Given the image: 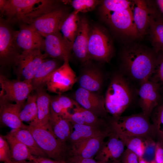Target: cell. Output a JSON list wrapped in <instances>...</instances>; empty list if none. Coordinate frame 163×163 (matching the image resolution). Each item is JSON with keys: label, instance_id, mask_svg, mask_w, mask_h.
<instances>
[{"label": "cell", "instance_id": "cell-3", "mask_svg": "<svg viewBox=\"0 0 163 163\" xmlns=\"http://www.w3.org/2000/svg\"><path fill=\"white\" fill-rule=\"evenodd\" d=\"M133 90L129 82L122 73L112 77L107 90L105 107L113 117L121 116L133 99Z\"/></svg>", "mask_w": 163, "mask_h": 163}, {"label": "cell", "instance_id": "cell-44", "mask_svg": "<svg viewBox=\"0 0 163 163\" xmlns=\"http://www.w3.org/2000/svg\"><path fill=\"white\" fill-rule=\"evenodd\" d=\"M153 4L155 17L163 21V0H157Z\"/></svg>", "mask_w": 163, "mask_h": 163}, {"label": "cell", "instance_id": "cell-48", "mask_svg": "<svg viewBox=\"0 0 163 163\" xmlns=\"http://www.w3.org/2000/svg\"><path fill=\"white\" fill-rule=\"evenodd\" d=\"M98 163H118V162L116 161V160H113L112 161H108V162H98Z\"/></svg>", "mask_w": 163, "mask_h": 163}, {"label": "cell", "instance_id": "cell-32", "mask_svg": "<svg viewBox=\"0 0 163 163\" xmlns=\"http://www.w3.org/2000/svg\"><path fill=\"white\" fill-rule=\"evenodd\" d=\"M114 130L127 149L136 154L138 158L142 157L145 148L146 140L148 137L124 135Z\"/></svg>", "mask_w": 163, "mask_h": 163}, {"label": "cell", "instance_id": "cell-46", "mask_svg": "<svg viewBox=\"0 0 163 163\" xmlns=\"http://www.w3.org/2000/svg\"><path fill=\"white\" fill-rule=\"evenodd\" d=\"M139 163H156L154 160L151 162L147 161L144 159L142 157L138 158Z\"/></svg>", "mask_w": 163, "mask_h": 163}, {"label": "cell", "instance_id": "cell-42", "mask_svg": "<svg viewBox=\"0 0 163 163\" xmlns=\"http://www.w3.org/2000/svg\"><path fill=\"white\" fill-rule=\"evenodd\" d=\"M67 163H98L95 159L69 155L66 159Z\"/></svg>", "mask_w": 163, "mask_h": 163}, {"label": "cell", "instance_id": "cell-27", "mask_svg": "<svg viewBox=\"0 0 163 163\" xmlns=\"http://www.w3.org/2000/svg\"><path fill=\"white\" fill-rule=\"evenodd\" d=\"M48 123L56 137L62 142L66 143L69 141L72 133L71 123L62 116L51 111Z\"/></svg>", "mask_w": 163, "mask_h": 163}, {"label": "cell", "instance_id": "cell-6", "mask_svg": "<svg viewBox=\"0 0 163 163\" xmlns=\"http://www.w3.org/2000/svg\"><path fill=\"white\" fill-rule=\"evenodd\" d=\"M90 59L108 62L113 54L112 41L105 31L99 27H90L88 47Z\"/></svg>", "mask_w": 163, "mask_h": 163}, {"label": "cell", "instance_id": "cell-19", "mask_svg": "<svg viewBox=\"0 0 163 163\" xmlns=\"http://www.w3.org/2000/svg\"><path fill=\"white\" fill-rule=\"evenodd\" d=\"M111 132L107 140L104 142L95 156V159L97 162L116 160L122 155L125 151V146L123 142L116 132L111 127Z\"/></svg>", "mask_w": 163, "mask_h": 163}, {"label": "cell", "instance_id": "cell-26", "mask_svg": "<svg viewBox=\"0 0 163 163\" xmlns=\"http://www.w3.org/2000/svg\"><path fill=\"white\" fill-rule=\"evenodd\" d=\"M60 66L57 59H46L38 68L31 81L33 91L44 88L53 72Z\"/></svg>", "mask_w": 163, "mask_h": 163}, {"label": "cell", "instance_id": "cell-36", "mask_svg": "<svg viewBox=\"0 0 163 163\" xmlns=\"http://www.w3.org/2000/svg\"><path fill=\"white\" fill-rule=\"evenodd\" d=\"M156 108L153 117V125L156 136L163 142V98Z\"/></svg>", "mask_w": 163, "mask_h": 163}, {"label": "cell", "instance_id": "cell-47", "mask_svg": "<svg viewBox=\"0 0 163 163\" xmlns=\"http://www.w3.org/2000/svg\"><path fill=\"white\" fill-rule=\"evenodd\" d=\"M19 163H37L33 161H24Z\"/></svg>", "mask_w": 163, "mask_h": 163}, {"label": "cell", "instance_id": "cell-24", "mask_svg": "<svg viewBox=\"0 0 163 163\" xmlns=\"http://www.w3.org/2000/svg\"><path fill=\"white\" fill-rule=\"evenodd\" d=\"M35 91L37 95V115L35 119L29 125L40 126L49 122L50 116L51 96L44 88Z\"/></svg>", "mask_w": 163, "mask_h": 163}, {"label": "cell", "instance_id": "cell-5", "mask_svg": "<svg viewBox=\"0 0 163 163\" xmlns=\"http://www.w3.org/2000/svg\"><path fill=\"white\" fill-rule=\"evenodd\" d=\"M109 123L113 129L122 135L153 138L156 136L149 117L142 113L113 117Z\"/></svg>", "mask_w": 163, "mask_h": 163}, {"label": "cell", "instance_id": "cell-20", "mask_svg": "<svg viewBox=\"0 0 163 163\" xmlns=\"http://www.w3.org/2000/svg\"><path fill=\"white\" fill-rule=\"evenodd\" d=\"M43 37V50L48 57L63 61L69 59L72 50L58 33L49 34Z\"/></svg>", "mask_w": 163, "mask_h": 163}, {"label": "cell", "instance_id": "cell-11", "mask_svg": "<svg viewBox=\"0 0 163 163\" xmlns=\"http://www.w3.org/2000/svg\"><path fill=\"white\" fill-rule=\"evenodd\" d=\"M69 59L66 58L62 65L53 73L46 85L47 90L57 94L62 93L72 89L77 82L78 77L71 67Z\"/></svg>", "mask_w": 163, "mask_h": 163}, {"label": "cell", "instance_id": "cell-41", "mask_svg": "<svg viewBox=\"0 0 163 163\" xmlns=\"http://www.w3.org/2000/svg\"><path fill=\"white\" fill-rule=\"evenodd\" d=\"M121 156L122 163H139L137 155L127 148Z\"/></svg>", "mask_w": 163, "mask_h": 163}, {"label": "cell", "instance_id": "cell-29", "mask_svg": "<svg viewBox=\"0 0 163 163\" xmlns=\"http://www.w3.org/2000/svg\"><path fill=\"white\" fill-rule=\"evenodd\" d=\"M27 128L14 129L9 133L24 144L33 155L47 157Z\"/></svg>", "mask_w": 163, "mask_h": 163}, {"label": "cell", "instance_id": "cell-1", "mask_svg": "<svg viewBox=\"0 0 163 163\" xmlns=\"http://www.w3.org/2000/svg\"><path fill=\"white\" fill-rule=\"evenodd\" d=\"M157 54L142 45L135 43L127 46L121 55L122 73L140 83L149 79L154 71Z\"/></svg>", "mask_w": 163, "mask_h": 163}, {"label": "cell", "instance_id": "cell-22", "mask_svg": "<svg viewBox=\"0 0 163 163\" xmlns=\"http://www.w3.org/2000/svg\"><path fill=\"white\" fill-rule=\"evenodd\" d=\"M77 81L80 87L98 93L102 89L104 77L98 68L87 66L78 78Z\"/></svg>", "mask_w": 163, "mask_h": 163}, {"label": "cell", "instance_id": "cell-18", "mask_svg": "<svg viewBox=\"0 0 163 163\" xmlns=\"http://www.w3.org/2000/svg\"><path fill=\"white\" fill-rule=\"evenodd\" d=\"M110 133L87 139L72 144L69 155L85 158H93L99 151Z\"/></svg>", "mask_w": 163, "mask_h": 163}, {"label": "cell", "instance_id": "cell-34", "mask_svg": "<svg viewBox=\"0 0 163 163\" xmlns=\"http://www.w3.org/2000/svg\"><path fill=\"white\" fill-rule=\"evenodd\" d=\"M100 12H112L130 8L131 1L126 0H105L101 2Z\"/></svg>", "mask_w": 163, "mask_h": 163}, {"label": "cell", "instance_id": "cell-16", "mask_svg": "<svg viewBox=\"0 0 163 163\" xmlns=\"http://www.w3.org/2000/svg\"><path fill=\"white\" fill-rule=\"evenodd\" d=\"M74 100L80 106L98 117H105L108 113L105 107V98L98 93L79 87L75 92Z\"/></svg>", "mask_w": 163, "mask_h": 163}, {"label": "cell", "instance_id": "cell-40", "mask_svg": "<svg viewBox=\"0 0 163 163\" xmlns=\"http://www.w3.org/2000/svg\"><path fill=\"white\" fill-rule=\"evenodd\" d=\"M156 142L154 138L148 137L146 142L145 148L142 158L145 161L151 162L154 160Z\"/></svg>", "mask_w": 163, "mask_h": 163}, {"label": "cell", "instance_id": "cell-13", "mask_svg": "<svg viewBox=\"0 0 163 163\" xmlns=\"http://www.w3.org/2000/svg\"><path fill=\"white\" fill-rule=\"evenodd\" d=\"M130 8L134 26L139 37L148 32L152 18L155 17V10L152 4L147 1L135 0L131 1Z\"/></svg>", "mask_w": 163, "mask_h": 163}, {"label": "cell", "instance_id": "cell-8", "mask_svg": "<svg viewBox=\"0 0 163 163\" xmlns=\"http://www.w3.org/2000/svg\"><path fill=\"white\" fill-rule=\"evenodd\" d=\"M0 98L11 102H14L22 108L33 91L31 82L18 79L11 80L2 74L0 75Z\"/></svg>", "mask_w": 163, "mask_h": 163}, {"label": "cell", "instance_id": "cell-43", "mask_svg": "<svg viewBox=\"0 0 163 163\" xmlns=\"http://www.w3.org/2000/svg\"><path fill=\"white\" fill-rule=\"evenodd\" d=\"M154 160L156 163H163V142H156Z\"/></svg>", "mask_w": 163, "mask_h": 163}, {"label": "cell", "instance_id": "cell-14", "mask_svg": "<svg viewBox=\"0 0 163 163\" xmlns=\"http://www.w3.org/2000/svg\"><path fill=\"white\" fill-rule=\"evenodd\" d=\"M139 90L140 106L142 113L149 117L158 105L161 100L159 85L149 79L140 83Z\"/></svg>", "mask_w": 163, "mask_h": 163}, {"label": "cell", "instance_id": "cell-7", "mask_svg": "<svg viewBox=\"0 0 163 163\" xmlns=\"http://www.w3.org/2000/svg\"><path fill=\"white\" fill-rule=\"evenodd\" d=\"M5 19H0V65L4 68L13 67L22 52L16 46L13 40L14 30Z\"/></svg>", "mask_w": 163, "mask_h": 163}, {"label": "cell", "instance_id": "cell-17", "mask_svg": "<svg viewBox=\"0 0 163 163\" xmlns=\"http://www.w3.org/2000/svg\"><path fill=\"white\" fill-rule=\"evenodd\" d=\"M90 27L86 19L80 18L78 29L73 41L72 51L75 56L85 65L89 64L88 47Z\"/></svg>", "mask_w": 163, "mask_h": 163}, {"label": "cell", "instance_id": "cell-39", "mask_svg": "<svg viewBox=\"0 0 163 163\" xmlns=\"http://www.w3.org/2000/svg\"><path fill=\"white\" fill-rule=\"evenodd\" d=\"M0 161L3 163H13L9 144L4 136L0 135Z\"/></svg>", "mask_w": 163, "mask_h": 163}, {"label": "cell", "instance_id": "cell-38", "mask_svg": "<svg viewBox=\"0 0 163 163\" xmlns=\"http://www.w3.org/2000/svg\"><path fill=\"white\" fill-rule=\"evenodd\" d=\"M158 83L163 89V52L158 54L154 72L149 79Z\"/></svg>", "mask_w": 163, "mask_h": 163}, {"label": "cell", "instance_id": "cell-28", "mask_svg": "<svg viewBox=\"0 0 163 163\" xmlns=\"http://www.w3.org/2000/svg\"><path fill=\"white\" fill-rule=\"evenodd\" d=\"M4 136L10 146L13 163L33 160V155L24 144L9 133Z\"/></svg>", "mask_w": 163, "mask_h": 163}, {"label": "cell", "instance_id": "cell-15", "mask_svg": "<svg viewBox=\"0 0 163 163\" xmlns=\"http://www.w3.org/2000/svg\"><path fill=\"white\" fill-rule=\"evenodd\" d=\"M67 14L63 8L56 6L35 19L30 25L44 37L58 32L61 22Z\"/></svg>", "mask_w": 163, "mask_h": 163}, {"label": "cell", "instance_id": "cell-12", "mask_svg": "<svg viewBox=\"0 0 163 163\" xmlns=\"http://www.w3.org/2000/svg\"><path fill=\"white\" fill-rule=\"evenodd\" d=\"M13 40L22 52L35 49L43 50L44 38L30 25L21 24L18 30H14Z\"/></svg>", "mask_w": 163, "mask_h": 163}, {"label": "cell", "instance_id": "cell-4", "mask_svg": "<svg viewBox=\"0 0 163 163\" xmlns=\"http://www.w3.org/2000/svg\"><path fill=\"white\" fill-rule=\"evenodd\" d=\"M27 129L48 158L56 160H66L69 149L66 143L55 136L49 123L40 126L29 125Z\"/></svg>", "mask_w": 163, "mask_h": 163}, {"label": "cell", "instance_id": "cell-25", "mask_svg": "<svg viewBox=\"0 0 163 163\" xmlns=\"http://www.w3.org/2000/svg\"><path fill=\"white\" fill-rule=\"evenodd\" d=\"M78 12L74 11L65 17L59 27L58 32L72 50V43L78 31L80 18Z\"/></svg>", "mask_w": 163, "mask_h": 163}, {"label": "cell", "instance_id": "cell-10", "mask_svg": "<svg viewBox=\"0 0 163 163\" xmlns=\"http://www.w3.org/2000/svg\"><path fill=\"white\" fill-rule=\"evenodd\" d=\"M100 12L103 20L120 34L132 38L139 37L133 23L130 8Z\"/></svg>", "mask_w": 163, "mask_h": 163}, {"label": "cell", "instance_id": "cell-30", "mask_svg": "<svg viewBox=\"0 0 163 163\" xmlns=\"http://www.w3.org/2000/svg\"><path fill=\"white\" fill-rule=\"evenodd\" d=\"M148 33L154 51L157 54L163 52V21L153 17Z\"/></svg>", "mask_w": 163, "mask_h": 163}, {"label": "cell", "instance_id": "cell-23", "mask_svg": "<svg viewBox=\"0 0 163 163\" xmlns=\"http://www.w3.org/2000/svg\"><path fill=\"white\" fill-rule=\"evenodd\" d=\"M74 129L69 141L72 144L90 138L110 133L111 128L109 123L104 126L98 127L89 125L72 123Z\"/></svg>", "mask_w": 163, "mask_h": 163}, {"label": "cell", "instance_id": "cell-2", "mask_svg": "<svg viewBox=\"0 0 163 163\" xmlns=\"http://www.w3.org/2000/svg\"><path fill=\"white\" fill-rule=\"evenodd\" d=\"M56 7L53 0H0L1 13L11 24L30 25L35 19Z\"/></svg>", "mask_w": 163, "mask_h": 163}, {"label": "cell", "instance_id": "cell-37", "mask_svg": "<svg viewBox=\"0 0 163 163\" xmlns=\"http://www.w3.org/2000/svg\"><path fill=\"white\" fill-rule=\"evenodd\" d=\"M64 1L71 5L74 11L78 12H87L93 10L101 2L95 0H72Z\"/></svg>", "mask_w": 163, "mask_h": 163}, {"label": "cell", "instance_id": "cell-33", "mask_svg": "<svg viewBox=\"0 0 163 163\" xmlns=\"http://www.w3.org/2000/svg\"><path fill=\"white\" fill-rule=\"evenodd\" d=\"M37 113V95L36 92H31L20 112V119L22 122H28L29 124L35 119Z\"/></svg>", "mask_w": 163, "mask_h": 163}, {"label": "cell", "instance_id": "cell-31", "mask_svg": "<svg viewBox=\"0 0 163 163\" xmlns=\"http://www.w3.org/2000/svg\"><path fill=\"white\" fill-rule=\"evenodd\" d=\"M75 102L73 99L62 94L51 96L50 111L63 116L69 109L75 107Z\"/></svg>", "mask_w": 163, "mask_h": 163}, {"label": "cell", "instance_id": "cell-35", "mask_svg": "<svg viewBox=\"0 0 163 163\" xmlns=\"http://www.w3.org/2000/svg\"><path fill=\"white\" fill-rule=\"evenodd\" d=\"M74 107L75 109L81 113L86 125L101 127L105 126L108 123H106L90 111L80 106L76 101Z\"/></svg>", "mask_w": 163, "mask_h": 163}, {"label": "cell", "instance_id": "cell-21", "mask_svg": "<svg viewBox=\"0 0 163 163\" xmlns=\"http://www.w3.org/2000/svg\"><path fill=\"white\" fill-rule=\"evenodd\" d=\"M22 107L16 104L11 103L0 98V121L1 123L14 129L27 128L28 125L24 124L19 117Z\"/></svg>", "mask_w": 163, "mask_h": 163}, {"label": "cell", "instance_id": "cell-9", "mask_svg": "<svg viewBox=\"0 0 163 163\" xmlns=\"http://www.w3.org/2000/svg\"><path fill=\"white\" fill-rule=\"evenodd\" d=\"M47 57L40 49L23 51L13 67L18 79L31 82L38 68Z\"/></svg>", "mask_w": 163, "mask_h": 163}, {"label": "cell", "instance_id": "cell-45", "mask_svg": "<svg viewBox=\"0 0 163 163\" xmlns=\"http://www.w3.org/2000/svg\"><path fill=\"white\" fill-rule=\"evenodd\" d=\"M37 163H67L66 161L54 160L48 157L33 155V160Z\"/></svg>", "mask_w": 163, "mask_h": 163}]
</instances>
